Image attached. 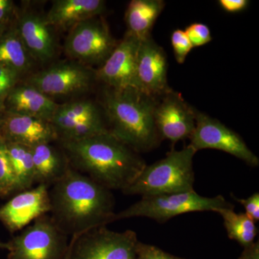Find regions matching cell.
<instances>
[{
    "label": "cell",
    "mask_w": 259,
    "mask_h": 259,
    "mask_svg": "<svg viewBox=\"0 0 259 259\" xmlns=\"http://www.w3.org/2000/svg\"><path fill=\"white\" fill-rule=\"evenodd\" d=\"M52 218L71 236L114 222L115 199L110 190L71 168L49 190Z\"/></svg>",
    "instance_id": "1"
},
{
    "label": "cell",
    "mask_w": 259,
    "mask_h": 259,
    "mask_svg": "<svg viewBox=\"0 0 259 259\" xmlns=\"http://www.w3.org/2000/svg\"><path fill=\"white\" fill-rule=\"evenodd\" d=\"M60 143L72 168L110 190H125L146 166L139 153L110 131Z\"/></svg>",
    "instance_id": "2"
},
{
    "label": "cell",
    "mask_w": 259,
    "mask_h": 259,
    "mask_svg": "<svg viewBox=\"0 0 259 259\" xmlns=\"http://www.w3.org/2000/svg\"><path fill=\"white\" fill-rule=\"evenodd\" d=\"M156 102V99L135 88H108L103 106L109 131L136 152L151 151L161 141L154 122Z\"/></svg>",
    "instance_id": "3"
},
{
    "label": "cell",
    "mask_w": 259,
    "mask_h": 259,
    "mask_svg": "<svg viewBox=\"0 0 259 259\" xmlns=\"http://www.w3.org/2000/svg\"><path fill=\"white\" fill-rule=\"evenodd\" d=\"M196 153L190 145L180 151L172 150L163 159L146 165L122 192L142 197L193 190V158Z\"/></svg>",
    "instance_id": "4"
},
{
    "label": "cell",
    "mask_w": 259,
    "mask_h": 259,
    "mask_svg": "<svg viewBox=\"0 0 259 259\" xmlns=\"http://www.w3.org/2000/svg\"><path fill=\"white\" fill-rule=\"evenodd\" d=\"M224 209H234V206L222 195L205 197L195 191L158 194L141 197V200L127 208L116 213L114 221L131 218H148L160 223L185 213L194 212H218Z\"/></svg>",
    "instance_id": "5"
},
{
    "label": "cell",
    "mask_w": 259,
    "mask_h": 259,
    "mask_svg": "<svg viewBox=\"0 0 259 259\" xmlns=\"http://www.w3.org/2000/svg\"><path fill=\"white\" fill-rule=\"evenodd\" d=\"M68 244L66 235L45 214L5 243L7 259H62Z\"/></svg>",
    "instance_id": "6"
},
{
    "label": "cell",
    "mask_w": 259,
    "mask_h": 259,
    "mask_svg": "<svg viewBox=\"0 0 259 259\" xmlns=\"http://www.w3.org/2000/svg\"><path fill=\"white\" fill-rule=\"evenodd\" d=\"M117 44L105 20L98 16L81 22L69 30L64 51L70 59L83 65H102Z\"/></svg>",
    "instance_id": "7"
},
{
    "label": "cell",
    "mask_w": 259,
    "mask_h": 259,
    "mask_svg": "<svg viewBox=\"0 0 259 259\" xmlns=\"http://www.w3.org/2000/svg\"><path fill=\"white\" fill-rule=\"evenodd\" d=\"M73 259H136L139 243L133 231L115 232L100 227L71 236Z\"/></svg>",
    "instance_id": "8"
},
{
    "label": "cell",
    "mask_w": 259,
    "mask_h": 259,
    "mask_svg": "<svg viewBox=\"0 0 259 259\" xmlns=\"http://www.w3.org/2000/svg\"><path fill=\"white\" fill-rule=\"evenodd\" d=\"M189 144L198 151L215 149L239 158L252 167L259 165L258 156L248 148L245 141L233 130L217 119L202 112H196V125Z\"/></svg>",
    "instance_id": "9"
},
{
    "label": "cell",
    "mask_w": 259,
    "mask_h": 259,
    "mask_svg": "<svg viewBox=\"0 0 259 259\" xmlns=\"http://www.w3.org/2000/svg\"><path fill=\"white\" fill-rule=\"evenodd\" d=\"M96 78L95 71L77 61L58 63L31 75L25 83L47 97L71 96L84 93Z\"/></svg>",
    "instance_id": "10"
},
{
    "label": "cell",
    "mask_w": 259,
    "mask_h": 259,
    "mask_svg": "<svg viewBox=\"0 0 259 259\" xmlns=\"http://www.w3.org/2000/svg\"><path fill=\"white\" fill-rule=\"evenodd\" d=\"M196 112L180 94L172 90L164 94L154 109L155 125L160 139L174 144L190 139L195 128Z\"/></svg>",
    "instance_id": "11"
},
{
    "label": "cell",
    "mask_w": 259,
    "mask_h": 259,
    "mask_svg": "<svg viewBox=\"0 0 259 259\" xmlns=\"http://www.w3.org/2000/svg\"><path fill=\"white\" fill-rule=\"evenodd\" d=\"M134 88L155 99L171 90L167 81L166 53L151 36L140 40Z\"/></svg>",
    "instance_id": "12"
},
{
    "label": "cell",
    "mask_w": 259,
    "mask_h": 259,
    "mask_svg": "<svg viewBox=\"0 0 259 259\" xmlns=\"http://www.w3.org/2000/svg\"><path fill=\"white\" fill-rule=\"evenodd\" d=\"M51 212L49 186L40 184L35 188L18 192L0 207V222L15 233L32 221Z\"/></svg>",
    "instance_id": "13"
},
{
    "label": "cell",
    "mask_w": 259,
    "mask_h": 259,
    "mask_svg": "<svg viewBox=\"0 0 259 259\" xmlns=\"http://www.w3.org/2000/svg\"><path fill=\"white\" fill-rule=\"evenodd\" d=\"M139 44V39L126 32L123 39L95 72L96 79L113 90L134 88Z\"/></svg>",
    "instance_id": "14"
},
{
    "label": "cell",
    "mask_w": 259,
    "mask_h": 259,
    "mask_svg": "<svg viewBox=\"0 0 259 259\" xmlns=\"http://www.w3.org/2000/svg\"><path fill=\"white\" fill-rule=\"evenodd\" d=\"M15 28L33 61L46 64L55 57V30L48 23L46 15L33 10L23 11Z\"/></svg>",
    "instance_id": "15"
},
{
    "label": "cell",
    "mask_w": 259,
    "mask_h": 259,
    "mask_svg": "<svg viewBox=\"0 0 259 259\" xmlns=\"http://www.w3.org/2000/svg\"><path fill=\"white\" fill-rule=\"evenodd\" d=\"M2 139L32 148L37 145L58 141L57 134L50 121L32 116L6 114Z\"/></svg>",
    "instance_id": "16"
},
{
    "label": "cell",
    "mask_w": 259,
    "mask_h": 259,
    "mask_svg": "<svg viewBox=\"0 0 259 259\" xmlns=\"http://www.w3.org/2000/svg\"><path fill=\"white\" fill-rule=\"evenodd\" d=\"M58 105L54 100L27 83L16 85L3 102L7 114L32 116L50 122Z\"/></svg>",
    "instance_id": "17"
},
{
    "label": "cell",
    "mask_w": 259,
    "mask_h": 259,
    "mask_svg": "<svg viewBox=\"0 0 259 259\" xmlns=\"http://www.w3.org/2000/svg\"><path fill=\"white\" fill-rule=\"evenodd\" d=\"M106 10L103 0H56L46 15L55 30H70L88 19L100 16Z\"/></svg>",
    "instance_id": "18"
},
{
    "label": "cell",
    "mask_w": 259,
    "mask_h": 259,
    "mask_svg": "<svg viewBox=\"0 0 259 259\" xmlns=\"http://www.w3.org/2000/svg\"><path fill=\"white\" fill-rule=\"evenodd\" d=\"M31 151L35 183L38 185L55 183L71 168L64 151L51 144L37 145L31 148Z\"/></svg>",
    "instance_id": "19"
},
{
    "label": "cell",
    "mask_w": 259,
    "mask_h": 259,
    "mask_svg": "<svg viewBox=\"0 0 259 259\" xmlns=\"http://www.w3.org/2000/svg\"><path fill=\"white\" fill-rule=\"evenodd\" d=\"M97 119H103V117L100 107L95 102L88 100H76L58 105L51 123L59 141L78 124Z\"/></svg>",
    "instance_id": "20"
},
{
    "label": "cell",
    "mask_w": 259,
    "mask_h": 259,
    "mask_svg": "<svg viewBox=\"0 0 259 259\" xmlns=\"http://www.w3.org/2000/svg\"><path fill=\"white\" fill-rule=\"evenodd\" d=\"M165 3L162 0H133L125 15L127 32L139 40L151 36L155 22L161 15Z\"/></svg>",
    "instance_id": "21"
},
{
    "label": "cell",
    "mask_w": 259,
    "mask_h": 259,
    "mask_svg": "<svg viewBox=\"0 0 259 259\" xmlns=\"http://www.w3.org/2000/svg\"><path fill=\"white\" fill-rule=\"evenodd\" d=\"M33 60L14 28L0 37V66L14 71L19 76L28 73Z\"/></svg>",
    "instance_id": "22"
},
{
    "label": "cell",
    "mask_w": 259,
    "mask_h": 259,
    "mask_svg": "<svg viewBox=\"0 0 259 259\" xmlns=\"http://www.w3.org/2000/svg\"><path fill=\"white\" fill-rule=\"evenodd\" d=\"M5 144L10 163L14 172L18 192L31 189L32 185L35 184L31 148L6 141Z\"/></svg>",
    "instance_id": "23"
},
{
    "label": "cell",
    "mask_w": 259,
    "mask_h": 259,
    "mask_svg": "<svg viewBox=\"0 0 259 259\" xmlns=\"http://www.w3.org/2000/svg\"><path fill=\"white\" fill-rule=\"evenodd\" d=\"M228 236L238 242L244 248L253 243L258 235V228L255 222L245 213H236L233 209L219 211Z\"/></svg>",
    "instance_id": "24"
},
{
    "label": "cell",
    "mask_w": 259,
    "mask_h": 259,
    "mask_svg": "<svg viewBox=\"0 0 259 259\" xmlns=\"http://www.w3.org/2000/svg\"><path fill=\"white\" fill-rule=\"evenodd\" d=\"M18 192L16 180L10 163L6 144L0 139V197H5Z\"/></svg>",
    "instance_id": "25"
},
{
    "label": "cell",
    "mask_w": 259,
    "mask_h": 259,
    "mask_svg": "<svg viewBox=\"0 0 259 259\" xmlns=\"http://www.w3.org/2000/svg\"><path fill=\"white\" fill-rule=\"evenodd\" d=\"M171 41L175 59L179 64H184L186 58L193 49L185 30L181 29L174 30L171 34Z\"/></svg>",
    "instance_id": "26"
},
{
    "label": "cell",
    "mask_w": 259,
    "mask_h": 259,
    "mask_svg": "<svg viewBox=\"0 0 259 259\" xmlns=\"http://www.w3.org/2000/svg\"><path fill=\"white\" fill-rule=\"evenodd\" d=\"M185 32L193 48L206 45L212 39L210 29L206 24L192 23L186 28Z\"/></svg>",
    "instance_id": "27"
},
{
    "label": "cell",
    "mask_w": 259,
    "mask_h": 259,
    "mask_svg": "<svg viewBox=\"0 0 259 259\" xmlns=\"http://www.w3.org/2000/svg\"><path fill=\"white\" fill-rule=\"evenodd\" d=\"M20 77L13 70L0 66V105L3 106L7 95L16 86Z\"/></svg>",
    "instance_id": "28"
},
{
    "label": "cell",
    "mask_w": 259,
    "mask_h": 259,
    "mask_svg": "<svg viewBox=\"0 0 259 259\" xmlns=\"http://www.w3.org/2000/svg\"><path fill=\"white\" fill-rule=\"evenodd\" d=\"M136 259H187L167 253L155 245L139 241L137 246Z\"/></svg>",
    "instance_id": "29"
},
{
    "label": "cell",
    "mask_w": 259,
    "mask_h": 259,
    "mask_svg": "<svg viewBox=\"0 0 259 259\" xmlns=\"http://www.w3.org/2000/svg\"><path fill=\"white\" fill-rule=\"evenodd\" d=\"M235 200L243 205L245 210V214L254 222H258L259 220V194L258 192L246 199H239L233 196Z\"/></svg>",
    "instance_id": "30"
},
{
    "label": "cell",
    "mask_w": 259,
    "mask_h": 259,
    "mask_svg": "<svg viewBox=\"0 0 259 259\" xmlns=\"http://www.w3.org/2000/svg\"><path fill=\"white\" fill-rule=\"evenodd\" d=\"M250 2L248 0H220L218 1L221 8L229 13H236L243 11L248 8Z\"/></svg>",
    "instance_id": "31"
},
{
    "label": "cell",
    "mask_w": 259,
    "mask_h": 259,
    "mask_svg": "<svg viewBox=\"0 0 259 259\" xmlns=\"http://www.w3.org/2000/svg\"><path fill=\"white\" fill-rule=\"evenodd\" d=\"M14 3L11 0H0V23H6L15 13Z\"/></svg>",
    "instance_id": "32"
},
{
    "label": "cell",
    "mask_w": 259,
    "mask_h": 259,
    "mask_svg": "<svg viewBox=\"0 0 259 259\" xmlns=\"http://www.w3.org/2000/svg\"><path fill=\"white\" fill-rule=\"evenodd\" d=\"M238 259H259L258 241H254L248 246L244 247V249Z\"/></svg>",
    "instance_id": "33"
},
{
    "label": "cell",
    "mask_w": 259,
    "mask_h": 259,
    "mask_svg": "<svg viewBox=\"0 0 259 259\" xmlns=\"http://www.w3.org/2000/svg\"><path fill=\"white\" fill-rule=\"evenodd\" d=\"M71 250H72V241H70L69 244H68L67 249L65 252L64 256L62 259H73L72 253H71Z\"/></svg>",
    "instance_id": "34"
},
{
    "label": "cell",
    "mask_w": 259,
    "mask_h": 259,
    "mask_svg": "<svg viewBox=\"0 0 259 259\" xmlns=\"http://www.w3.org/2000/svg\"><path fill=\"white\" fill-rule=\"evenodd\" d=\"M3 106L0 105V139H2V131H3V123H4L5 115H3Z\"/></svg>",
    "instance_id": "35"
},
{
    "label": "cell",
    "mask_w": 259,
    "mask_h": 259,
    "mask_svg": "<svg viewBox=\"0 0 259 259\" xmlns=\"http://www.w3.org/2000/svg\"><path fill=\"white\" fill-rule=\"evenodd\" d=\"M5 23H0V37L3 35L5 32Z\"/></svg>",
    "instance_id": "36"
},
{
    "label": "cell",
    "mask_w": 259,
    "mask_h": 259,
    "mask_svg": "<svg viewBox=\"0 0 259 259\" xmlns=\"http://www.w3.org/2000/svg\"><path fill=\"white\" fill-rule=\"evenodd\" d=\"M0 248H4L5 249V243H0Z\"/></svg>",
    "instance_id": "37"
}]
</instances>
